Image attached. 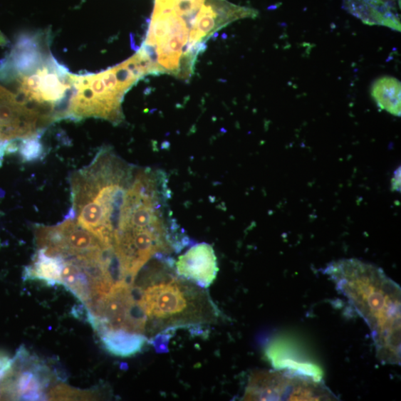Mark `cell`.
<instances>
[{"label":"cell","instance_id":"d6986e66","mask_svg":"<svg viewBox=\"0 0 401 401\" xmlns=\"http://www.w3.org/2000/svg\"><path fill=\"white\" fill-rule=\"evenodd\" d=\"M19 150L24 161L31 162L38 160L43 152V147L40 141V135L24 139L19 146Z\"/></svg>","mask_w":401,"mask_h":401},{"label":"cell","instance_id":"30bf717a","mask_svg":"<svg viewBox=\"0 0 401 401\" xmlns=\"http://www.w3.org/2000/svg\"><path fill=\"white\" fill-rule=\"evenodd\" d=\"M34 236L38 249L63 258L112 251L72 218L65 217L63 222L56 225H37Z\"/></svg>","mask_w":401,"mask_h":401},{"label":"cell","instance_id":"e0dca14e","mask_svg":"<svg viewBox=\"0 0 401 401\" xmlns=\"http://www.w3.org/2000/svg\"><path fill=\"white\" fill-rule=\"evenodd\" d=\"M401 84L397 78L383 76L372 85L371 95L377 107L382 110L400 117L401 106Z\"/></svg>","mask_w":401,"mask_h":401},{"label":"cell","instance_id":"ffe728a7","mask_svg":"<svg viewBox=\"0 0 401 401\" xmlns=\"http://www.w3.org/2000/svg\"><path fill=\"white\" fill-rule=\"evenodd\" d=\"M14 360L8 356L0 355V383L8 375L12 368Z\"/></svg>","mask_w":401,"mask_h":401},{"label":"cell","instance_id":"9c48e42d","mask_svg":"<svg viewBox=\"0 0 401 401\" xmlns=\"http://www.w3.org/2000/svg\"><path fill=\"white\" fill-rule=\"evenodd\" d=\"M87 321L97 333L103 330H125L144 335L146 319L139 306L133 283L117 282L112 289L86 308Z\"/></svg>","mask_w":401,"mask_h":401},{"label":"cell","instance_id":"52a82bcc","mask_svg":"<svg viewBox=\"0 0 401 401\" xmlns=\"http://www.w3.org/2000/svg\"><path fill=\"white\" fill-rule=\"evenodd\" d=\"M152 75L150 61L137 51L130 59L97 74L73 75V90L65 119L95 118L118 125L124 121L122 103L139 80Z\"/></svg>","mask_w":401,"mask_h":401},{"label":"cell","instance_id":"7a4b0ae2","mask_svg":"<svg viewBox=\"0 0 401 401\" xmlns=\"http://www.w3.org/2000/svg\"><path fill=\"white\" fill-rule=\"evenodd\" d=\"M165 173L135 167L127 187L114 234L113 253L120 273L133 282L154 257L179 252L187 245L171 219L170 192Z\"/></svg>","mask_w":401,"mask_h":401},{"label":"cell","instance_id":"5bb4252c","mask_svg":"<svg viewBox=\"0 0 401 401\" xmlns=\"http://www.w3.org/2000/svg\"><path fill=\"white\" fill-rule=\"evenodd\" d=\"M343 6L364 24L401 31L400 0H343Z\"/></svg>","mask_w":401,"mask_h":401},{"label":"cell","instance_id":"ac0fdd59","mask_svg":"<svg viewBox=\"0 0 401 401\" xmlns=\"http://www.w3.org/2000/svg\"><path fill=\"white\" fill-rule=\"evenodd\" d=\"M97 397L94 392L77 390L66 386L61 385L52 389L47 398L50 400H92Z\"/></svg>","mask_w":401,"mask_h":401},{"label":"cell","instance_id":"8992f818","mask_svg":"<svg viewBox=\"0 0 401 401\" xmlns=\"http://www.w3.org/2000/svg\"><path fill=\"white\" fill-rule=\"evenodd\" d=\"M135 167L112 148L103 147L71 177L73 206L66 217L75 219L111 250L120 208Z\"/></svg>","mask_w":401,"mask_h":401},{"label":"cell","instance_id":"6da1fadb","mask_svg":"<svg viewBox=\"0 0 401 401\" xmlns=\"http://www.w3.org/2000/svg\"><path fill=\"white\" fill-rule=\"evenodd\" d=\"M257 15L254 9L226 0H155L147 36L139 50L150 60L152 75L188 80L215 33L236 21Z\"/></svg>","mask_w":401,"mask_h":401},{"label":"cell","instance_id":"9a60e30c","mask_svg":"<svg viewBox=\"0 0 401 401\" xmlns=\"http://www.w3.org/2000/svg\"><path fill=\"white\" fill-rule=\"evenodd\" d=\"M64 259L61 256L49 255L38 249L31 264L24 272L25 281H39L48 286H62Z\"/></svg>","mask_w":401,"mask_h":401},{"label":"cell","instance_id":"4fadbf2b","mask_svg":"<svg viewBox=\"0 0 401 401\" xmlns=\"http://www.w3.org/2000/svg\"><path fill=\"white\" fill-rule=\"evenodd\" d=\"M174 268L179 276L203 288L210 287L219 271L215 251L205 242L197 244L180 256Z\"/></svg>","mask_w":401,"mask_h":401},{"label":"cell","instance_id":"277c9868","mask_svg":"<svg viewBox=\"0 0 401 401\" xmlns=\"http://www.w3.org/2000/svg\"><path fill=\"white\" fill-rule=\"evenodd\" d=\"M46 33H24L0 62V84L50 124L65 119L73 74L52 56Z\"/></svg>","mask_w":401,"mask_h":401},{"label":"cell","instance_id":"8fae6325","mask_svg":"<svg viewBox=\"0 0 401 401\" xmlns=\"http://www.w3.org/2000/svg\"><path fill=\"white\" fill-rule=\"evenodd\" d=\"M49 122L0 84V142H11L40 135Z\"/></svg>","mask_w":401,"mask_h":401},{"label":"cell","instance_id":"7402d4cb","mask_svg":"<svg viewBox=\"0 0 401 401\" xmlns=\"http://www.w3.org/2000/svg\"><path fill=\"white\" fill-rule=\"evenodd\" d=\"M9 142H0V167L3 165L4 157L7 153V147Z\"/></svg>","mask_w":401,"mask_h":401},{"label":"cell","instance_id":"7c38bea8","mask_svg":"<svg viewBox=\"0 0 401 401\" xmlns=\"http://www.w3.org/2000/svg\"><path fill=\"white\" fill-rule=\"evenodd\" d=\"M26 363L19 370L13 368L1 382L2 394L6 397L22 400H43L47 398L45 390L48 386L51 375L46 366L34 360L27 353Z\"/></svg>","mask_w":401,"mask_h":401},{"label":"cell","instance_id":"ba28073f","mask_svg":"<svg viewBox=\"0 0 401 401\" xmlns=\"http://www.w3.org/2000/svg\"><path fill=\"white\" fill-rule=\"evenodd\" d=\"M244 400H338L323 380L285 370H256L249 377Z\"/></svg>","mask_w":401,"mask_h":401},{"label":"cell","instance_id":"3957f363","mask_svg":"<svg viewBox=\"0 0 401 401\" xmlns=\"http://www.w3.org/2000/svg\"><path fill=\"white\" fill-rule=\"evenodd\" d=\"M368 324L376 357L400 365L401 290L382 269L356 259L331 261L323 270Z\"/></svg>","mask_w":401,"mask_h":401},{"label":"cell","instance_id":"603a6c76","mask_svg":"<svg viewBox=\"0 0 401 401\" xmlns=\"http://www.w3.org/2000/svg\"><path fill=\"white\" fill-rule=\"evenodd\" d=\"M8 43L7 38L5 37L4 34L0 31V46H6Z\"/></svg>","mask_w":401,"mask_h":401},{"label":"cell","instance_id":"2e32d148","mask_svg":"<svg viewBox=\"0 0 401 401\" xmlns=\"http://www.w3.org/2000/svg\"><path fill=\"white\" fill-rule=\"evenodd\" d=\"M106 350L115 356L130 357L142 350L147 342L144 335L127 333L125 330H103L98 333Z\"/></svg>","mask_w":401,"mask_h":401},{"label":"cell","instance_id":"5b68a950","mask_svg":"<svg viewBox=\"0 0 401 401\" xmlns=\"http://www.w3.org/2000/svg\"><path fill=\"white\" fill-rule=\"evenodd\" d=\"M157 259L133 287L152 340L171 330L217 324L220 311L206 288L179 276L170 259Z\"/></svg>","mask_w":401,"mask_h":401},{"label":"cell","instance_id":"44dd1931","mask_svg":"<svg viewBox=\"0 0 401 401\" xmlns=\"http://www.w3.org/2000/svg\"><path fill=\"white\" fill-rule=\"evenodd\" d=\"M392 190L400 191V167L395 171L394 177L392 179Z\"/></svg>","mask_w":401,"mask_h":401}]
</instances>
